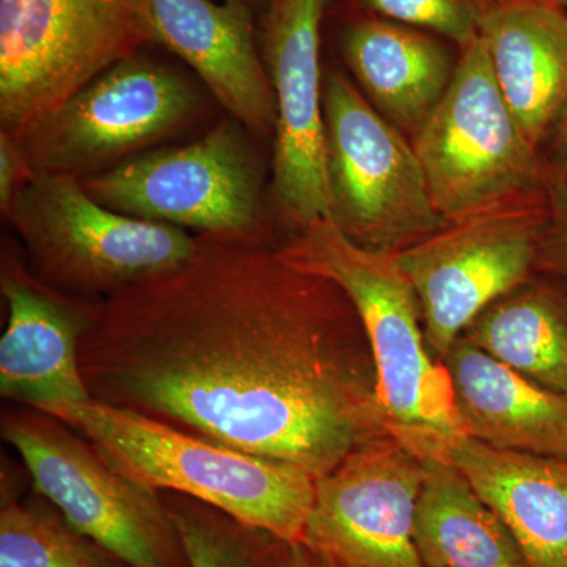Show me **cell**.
<instances>
[{
  "label": "cell",
  "instance_id": "1",
  "mask_svg": "<svg viewBox=\"0 0 567 567\" xmlns=\"http://www.w3.org/2000/svg\"><path fill=\"white\" fill-rule=\"evenodd\" d=\"M80 368L95 401L316 480L391 436L353 305L268 241L197 235L181 267L96 303Z\"/></svg>",
  "mask_w": 567,
  "mask_h": 567
},
{
  "label": "cell",
  "instance_id": "2",
  "mask_svg": "<svg viewBox=\"0 0 567 567\" xmlns=\"http://www.w3.org/2000/svg\"><path fill=\"white\" fill-rule=\"evenodd\" d=\"M276 252L346 293L374 358L388 432L420 461H446L466 435L445 364L425 341L415 290L393 256L354 244L331 219L292 234Z\"/></svg>",
  "mask_w": 567,
  "mask_h": 567
},
{
  "label": "cell",
  "instance_id": "3",
  "mask_svg": "<svg viewBox=\"0 0 567 567\" xmlns=\"http://www.w3.org/2000/svg\"><path fill=\"white\" fill-rule=\"evenodd\" d=\"M41 410L76 429L134 483L192 496L287 543L303 540L317 480L300 466L254 456L95 399Z\"/></svg>",
  "mask_w": 567,
  "mask_h": 567
},
{
  "label": "cell",
  "instance_id": "4",
  "mask_svg": "<svg viewBox=\"0 0 567 567\" xmlns=\"http://www.w3.org/2000/svg\"><path fill=\"white\" fill-rule=\"evenodd\" d=\"M3 216L41 281L91 301L175 270L197 245L188 230L111 210L73 175H33Z\"/></svg>",
  "mask_w": 567,
  "mask_h": 567
},
{
  "label": "cell",
  "instance_id": "5",
  "mask_svg": "<svg viewBox=\"0 0 567 567\" xmlns=\"http://www.w3.org/2000/svg\"><path fill=\"white\" fill-rule=\"evenodd\" d=\"M412 142L446 223L547 196V164L507 104L480 35L461 48L450 87Z\"/></svg>",
  "mask_w": 567,
  "mask_h": 567
},
{
  "label": "cell",
  "instance_id": "6",
  "mask_svg": "<svg viewBox=\"0 0 567 567\" xmlns=\"http://www.w3.org/2000/svg\"><path fill=\"white\" fill-rule=\"evenodd\" d=\"M153 43L145 0H0V125L20 137Z\"/></svg>",
  "mask_w": 567,
  "mask_h": 567
},
{
  "label": "cell",
  "instance_id": "7",
  "mask_svg": "<svg viewBox=\"0 0 567 567\" xmlns=\"http://www.w3.org/2000/svg\"><path fill=\"white\" fill-rule=\"evenodd\" d=\"M0 432L24 462L33 492L78 532L132 567H189L162 492L112 468L76 429L20 405L3 410Z\"/></svg>",
  "mask_w": 567,
  "mask_h": 567
},
{
  "label": "cell",
  "instance_id": "8",
  "mask_svg": "<svg viewBox=\"0 0 567 567\" xmlns=\"http://www.w3.org/2000/svg\"><path fill=\"white\" fill-rule=\"evenodd\" d=\"M331 221L371 251L398 254L446 226L413 142L341 71L323 84Z\"/></svg>",
  "mask_w": 567,
  "mask_h": 567
},
{
  "label": "cell",
  "instance_id": "9",
  "mask_svg": "<svg viewBox=\"0 0 567 567\" xmlns=\"http://www.w3.org/2000/svg\"><path fill=\"white\" fill-rule=\"evenodd\" d=\"M248 130L223 118L200 140L144 152L82 178L111 210L196 235L268 241L262 169Z\"/></svg>",
  "mask_w": 567,
  "mask_h": 567
},
{
  "label": "cell",
  "instance_id": "10",
  "mask_svg": "<svg viewBox=\"0 0 567 567\" xmlns=\"http://www.w3.org/2000/svg\"><path fill=\"white\" fill-rule=\"evenodd\" d=\"M203 110L192 82L136 54L111 66L20 137L32 174L87 178L181 132Z\"/></svg>",
  "mask_w": 567,
  "mask_h": 567
},
{
  "label": "cell",
  "instance_id": "11",
  "mask_svg": "<svg viewBox=\"0 0 567 567\" xmlns=\"http://www.w3.org/2000/svg\"><path fill=\"white\" fill-rule=\"evenodd\" d=\"M547 223V196L514 200L447 223L393 254L415 290L436 358L446 357L484 309L532 279Z\"/></svg>",
  "mask_w": 567,
  "mask_h": 567
},
{
  "label": "cell",
  "instance_id": "12",
  "mask_svg": "<svg viewBox=\"0 0 567 567\" xmlns=\"http://www.w3.org/2000/svg\"><path fill=\"white\" fill-rule=\"evenodd\" d=\"M327 0H268L264 62L274 87L275 216L290 234L331 219L320 25Z\"/></svg>",
  "mask_w": 567,
  "mask_h": 567
},
{
  "label": "cell",
  "instance_id": "13",
  "mask_svg": "<svg viewBox=\"0 0 567 567\" xmlns=\"http://www.w3.org/2000/svg\"><path fill=\"white\" fill-rule=\"evenodd\" d=\"M424 464L393 436L358 447L316 481L306 547L328 567H424L415 546Z\"/></svg>",
  "mask_w": 567,
  "mask_h": 567
},
{
  "label": "cell",
  "instance_id": "14",
  "mask_svg": "<svg viewBox=\"0 0 567 567\" xmlns=\"http://www.w3.org/2000/svg\"><path fill=\"white\" fill-rule=\"evenodd\" d=\"M0 290L7 324L0 339V394L17 405L47 409L91 401L80 347L99 301L48 286L28 260L3 248Z\"/></svg>",
  "mask_w": 567,
  "mask_h": 567
},
{
  "label": "cell",
  "instance_id": "15",
  "mask_svg": "<svg viewBox=\"0 0 567 567\" xmlns=\"http://www.w3.org/2000/svg\"><path fill=\"white\" fill-rule=\"evenodd\" d=\"M153 43L188 63L230 117L254 136L276 128L267 66L254 40L248 3L221 0H145Z\"/></svg>",
  "mask_w": 567,
  "mask_h": 567
},
{
  "label": "cell",
  "instance_id": "16",
  "mask_svg": "<svg viewBox=\"0 0 567 567\" xmlns=\"http://www.w3.org/2000/svg\"><path fill=\"white\" fill-rule=\"evenodd\" d=\"M480 37L507 104L539 148L567 103V14L547 0H491Z\"/></svg>",
  "mask_w": 567,
  "mask_h": 567
},
{
  "label": "cell",
  "instance_id": "17",
  "mask_svg": "<svg viewBox=\"0 0 567 567\" xmlns=\"http://www.w3.org/2000/svg\"><path fill=\"white\" fill-rule=\"evenodd\" d=\"M466 436L498 450L567 458V398L458 338L443 358Z\"/></svg>",
  "mask_w": 567,
  "mask_h": 567
},
{
  "label": "cell",
  "instance_id": "18",
  "mask_svg": "<svg viewBox=\"0 0 567 567\" xmlns=\"http://www.w3.org/2000/svg\"><path fill=\"white\" fill-rule=\"evenodd\" d=\"M446 462L505 522L529 567H567V458L498 450L462 436Z\"/></svg>",
  "mask_w": 567,
  "mask_h": 567
},
{
  "label": "cell",
  "instance_id": "19",
  "mask_svg": "<svg viewBox=\"0 0 567 567\" xmlns=\"http://www.w3.org/2000/svg\"><path fill=\"white\" fill-rule=\"evenodd\" d=\"M342 51L369 103L410 140L445 95L457 66L440 37L379 17L349 25Z\"/></svg>",
  "mask_w": 567,
  "mask_h": 567
},
{
  "label": "cell",
  "instance_id": "20",
  "mask_svg": "<svg viewBox=\"0 0 567 567\" xmlns=\"http://www.w3.org/2000/svg\"><path fill=\"white\" fill-rule=\"evenodd\" d=\"M423 464L413 537L424 567H529L516 537L457 466Z\"/></svg>",
  "mask_w": 567,
  "mask_h": 567
},
{
  "label": "cell",
  "instance_id": "21",
  "mask_svg": "<svg viewBox=\"0 0 567 567\" xmlns=\"http://www.w3.org/2000/svg\"><path fill=\"white\" fill-rule=\"evenodd\" d=\"M461 338L567 398V292L557 284L529 279L484 309Z\"/></svg>",
  "mask_w": 567,
  "mask_h": 567
},
{
  "label": "cell",
  "instance_id": "22",
  "mask_svg": "<svg viewBox=\"0 0 567 567\" xmlns=\"http://www.w3.org/2000/svg\"><path fill=\"white\" fill-rule=\"evenodd\" d=\"M0 567H132L39 494L0 507Z\"/></svg>",
  "mask_w": 567,
  "mask_h": 567
},
{
  "label": "cell",
  "instance_id": "23",
  "mask_svg": "<svg viewBox=\"0 0 567 567\" xmlns=\"http://www.w3.org/2000/svg\"><path fill=\"white\" fill-rule=\"evenodd\" d=\"M162 495L181 533L189 567H289L293 544L192 496Z\"/></svg>",
  "mask_w": 567,
  "mask_h": 567
},
{
  "label": "cell",
  "instance_id": "24",
  "mask_svg": "<svg viewBox=\"0 0 567 567\" xmlns=\"http://www.w3.org/2000/svg\"><path fill=\"white\" fill-rule=\"evenodd\" d=\"M375 14L453 41L458 50L480 35L491 0H360Z\"/></svg>",
  "mask_w": 567,
  "mask_h": 567
},
{
  "label": "cell",
  "instance_id": "25",
  "mask_svg": "<svg viewBox=\"0 0 567 567\" xmlns=\"http://www.w3.org/2000/svg\"><path fill=\"white\" fill-rule=\"evenodd\" d=\"M548 223L539 267L567 281V181L547 166Z\"/></svg>",
  "mask_w": 567,
  "mask_h": 567
},
{
  "label": "cell",
  "instance_id": "26",
  "mask_svg": "<svg viewBox=\"0 0 567 567\" xmlns=\"http://www.w3.org/2000/svg\"><path fill=\"white\" fill-rule=\"evenodd\" d=\"M33 177L20 141L9 133L0 132V208L9 212L17 194Z\"/></svg>",
  "mask_w": 567,
  "mask_h": 567
},
{
  "label": "cell",
  "instance_id": "27",
  "mask_svg": "<svg viewBox=\"0 0 567 567\" xmlns=\"http://www.w3.org/2000/svg\"><path fill=\"white\" fill-rule=\"evenodd\" d=\"M550 134H554L555 137V159L554 163L547 164V166L554 169L555 173L563 175L567 181V103Z\"/></svg>",
  "mask_w": 567,
  "mask_h": 567
},
{
  "label": "cell",
  "instance_id": "28",
  "mask_svg": "<svg viewBox=\"0 0 567 567\" xmlns=\"http://www.w3.org/2000/svg\"><path fill=\"white\" fill-rule=\"evenodd\" d=\"M289 567H328L322 559L317 557L311 548L303 543H297L292 546V557H290Z\"/></svg>",
  "mask_w": 567,
  "mask_h": 567
},
{
  "label": "cell",
  "instance_id": "29",
  "mask_svg": "<svg viewBox=\"0 0 567 567\" xmlns=\"http://www.w3.org/2000/svg\"><path fill=\"white\" fill-rule=\"evenodd\" d=\"M547 2L554 3L559 10L565 11L567 14V0H547Z\"/></svg>",
  "mask_w": 567,
  "mask_h": 567
},
{
  "label": "cell",
  "instance_id": "30",
  "mask_svg": "<svg viewBox=\"0 0 567 567\" xmlns=\"http://www.w3.org/2000/svg\"><path fill=\"white\" fill-rule=\"evenodd\" d=\"M221 2H244V3H249V0H221Z\"/></svg>",
  "mask_w": 567,
  "mask_h": 567
}]
</instances>
